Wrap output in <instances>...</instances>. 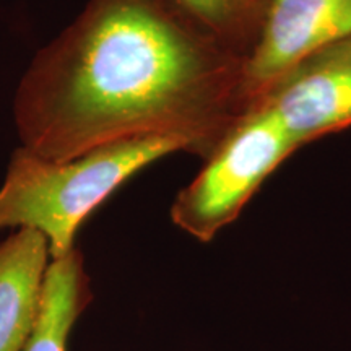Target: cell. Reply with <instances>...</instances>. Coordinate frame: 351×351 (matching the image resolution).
<instances>
[{"mask_svg":"<svg viewBox=\"0 0 351 351\" xmlns=\"http://www.w3.org/2000/svg\"><path fill=\"white\" fill-rule=\"evenodd\" d=\"M200 28L173 0H88L16 88L21 147L70 160L122 140L179 134L199 150L212 138L225 77Z\"/></svg>","mask_w":351,"mask_h":351,"instance_id":"cell-1","label":"cell"},{"mask_svg":"<svg viewBox=\"0 0 351 351\" xmlns=\"http://www.w3.org/2000/svg\"><path fill=\"white\" fill-rule=\"evenodd\" d=\"M195 150L179 134L122 140L70 160H51L20 147L0 186V230H33L47 241L51 261L77 249L83 221L132 176L161 158Z\"/></svg>","mask_w":351,"mask_h":351,"instance_id":"cell-2","label":"cell"},{"mask_svg":"<svg viewBox=\"0 0 351 351\" xmlns=\"http://www.w3.org/2000/svg\"><path fill=\"white\" fill-rule=\"evenodd\" d=\"M296 148L274 112L261 106L215 147L207 165L176 197L171 219L192 238L210 243Z\"/></svg>","mask_w":351,"mask_h":351,"instance_id":"cell-3","label":"cell"},{"mask_svg":"<svg viewBox=\"0 0 351 351\" xmlns=\"http://www.w3.org/2000/svg\"><path fill=\"white\" fill-rule=\"evenodd\" d=\"M262 106L274 112L298 147L351 127V36L289 70Z\"/></svg>","mask_w":351,"mask_h":351,"instance_id":"cell-4","label":"cell"},{"mask_svg":"<svg viewBox=\"0 0 351 351\" xmlns=\"http://www.w3.org/2000/svg\"><path fill=\"white\" fill-rule=\"evenodd\" d=\"M351 36V0H274L247 64V82L271 88L324 47Z\"/></svg>","mask_w":351,"mask_h":351,"instance_id":"cell-5","label":"cell"},{"mask_svg":"<svg viewBox=\"0 0 351 351\" xmlns=\"http://www.w3.org/2000/svg\"><path fill=\"white\" fill-rule=\"evenodd\" d=\"M51 262L41 232L15 230L0 243V351H23L36 326Z\"/></svg>","mask_w":351,"mask_h":351,"instance_id":"cell-6","label":"cell"},{"mask_svg":"<svg viewBox=\"0 0 351 351\" xmlns=\"http://www.w3.org/2000/svg\"><path fill=\"white\" fill-rule=\"evenodd\" d=\"M91 302L90 278L82 252L54 258L44 275L36 326L23 351H67L69 335Z\"/></svg>","mask_w":351,"mask_h":351,"instance_id":"cell-7","label":"cell"},{"mask_svg":"<svg viewBox=\"0 0 351 351\" xmlns=\"http://www.w3.org/2000/svg\"><path fill=\"white\" fill-rule=\"evenodd\" d=\"M207 32L221 33L230 26L234 0H173Z\"/></svg>","mask_w":351,"mask_h":351,"instance_id":"cell-8","label":"cell"}]
</instances>
